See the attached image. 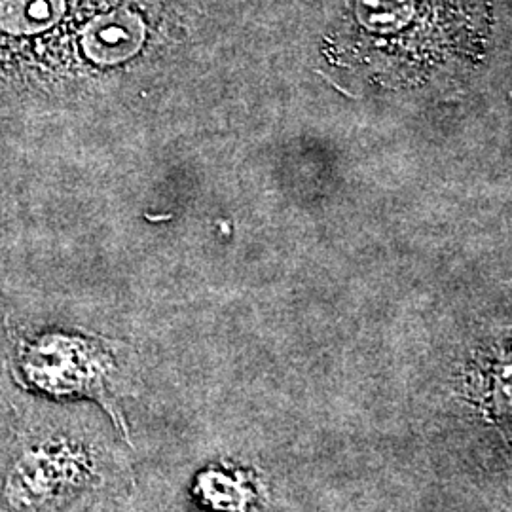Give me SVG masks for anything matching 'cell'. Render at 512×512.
Listing matches in <instances>:
<instances>
[{
	"label": "cell",
	"instance_id": "7a4b0ae2",
	"mask_svg": "<svg viewBox=\"0 0 512 512\" xmlns=\"http://www.w3.org/2000/svg\"><path fill=\"white\" fill-rule=\"evenodd\" d=\"M194 494L203 507L217 512H253L262 505L264 486L255 471L232 465H207L196 476Z\"/></svg>",
	"mask_w": 512,
	"mask_h": 512
},
{
	"label": "cell",
	"instance_id": "3957f363",
	"mask_svg": "<svg viewBox=\"0 0 512 512\" xmlns=\"http://www.w3.org/2000/svg\"><path fill=\"white\" fill-rule=\"evenodd\" d=\"M145 42V23L129 10H114L93 19L84 33V48L97 63H120L137 54Z\"/></svg>",
	"mask_w": 512,
	"mask_h": 512
},
{
	"label": "cell",
	"instance_id": "6da1fadb",
	"mask_svg": "<svg viewBox=\"0 0 512 512\" xmlns=\"http://www.w3.org/2000/svg\"><path fill=\"white\" fill-rule=\"evenodd\" d=\"M99 450L84 440L54 439L27 448L10 467L4 499L18 512H37L101 486Z\"/></svg>",
	"mask_w": 512,
	"mask_h": 512
},
{
	"label": "cell",
	"instance_id": "277c9868",
	"mask_svg": "<svg viewBox=\"0 0 512 512\" xmlns=\"http://www.w3.org/2000/svg\"><path fill=\"white\" fill-rule=\"evenodd\" d=\"M63 14V0H4L0 4L2 29L18 35L52 27Z\"/></svg>",
	"mask_w": 512,
	"mask_h": 512
}]
</instances>
